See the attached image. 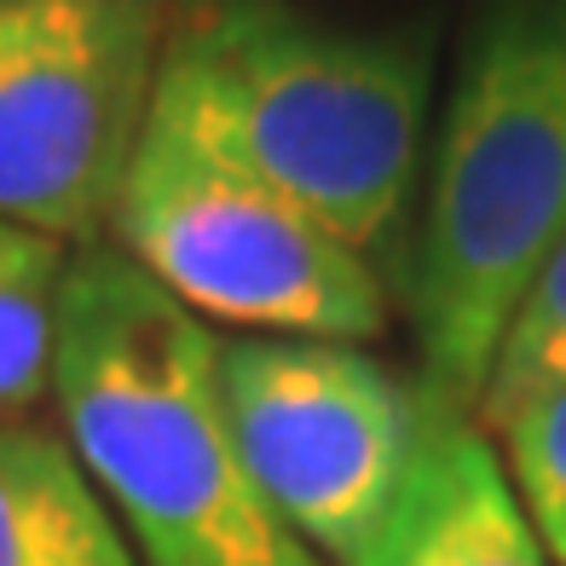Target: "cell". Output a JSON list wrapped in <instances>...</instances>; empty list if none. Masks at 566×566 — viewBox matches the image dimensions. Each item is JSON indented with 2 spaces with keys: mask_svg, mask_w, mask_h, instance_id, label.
I'll return each instance as SVG.
<instances>
[{
  "mask_svg": "<svg viewBox=\"0 0 566 566\" xmlns=\"http://www.w3.org/2000/svg\"><path fill=\"white\" fill-rule=\"evenodd\" d=\"M53 394L75 462L150 566H318L238 451L214 329L122 249L70 254Z\"/></svg>",
  "mask_w": 566,
  "mask_h": 566,
  "instance_id": "cell-1",
  "label": "cell"
},
{
  "mask_svg": "<svg viewBox=\"0 0 566 566\" xmlns=\"http://www.w3.org/2000/svg\"><path fill=\"white\" fill-rule=\"evenodd\" d=\"M566 243V0H492L457 70L410 254L428 417H474L497 347Z\"/></svg>",
  "mask_w": 566,
  "mask_h": 566,
  "instance_id": "cell-2",
  "label": "cell"
},
{
  "mask_svg": "<svg viewBox=\"0 0 566 566\" xmlns=\"http://www.w3.org/2000/svg\"><path fill=\"white\" fill-rule=\"evenodd\" d=\"M428 41L358 35L290 0H209L168 35L157 105L220 139L358 254H381L417 186Z\"/></svg>",
  "mask_w": 566,
  "mask_h": 566,
  "instance_id": "cell-3",
  "label": "cell"
},
{
  "mask_svg": "<svg viewBox=\"0 0 566 566\" xmlns=\"http://www.w3.org/2000/svg\"><path fill=\"white\" fill-rule=\"evenodd\" d=\"M111 231L127 261L197 318L306 342H370L388 324L365 254L157 98Z\"/></svg>",
  "mask_w": 566,
  "mask_h": 566,
  "instance_id": "cell-4",
  "label": "cell"
},
{
  "mask_svg": "<svg viewBox=\"0 0 566 566\" xmlns=\"http://www.w3.org/2000/svg\"><path fill=\"white\" fill-rule=\"evenodd\" d=\"M163 70V0H0V220L93 243Z\"/></svg>",
  "mask_w": 566,
  "mask_h": 566,
  "instance_id": "cell-5",
  "label": "cell"
},
{
  "mask_svg": "<svg viewBox=\"0 0 566 566\" xmlns=\"http://www.w3.org/2000/svg\"><path fill=\"white\" fill-rule=\"evenodd\" d=\"M231 433L261 497L306 549L353 560L422 440L417 388L358 342L249 336L220 347Z\"/></svg>",
  "mask_w": 566,
  "mask_h": 566,
  "instance_id": "cell-6",
  "label": "cell"
},
{
  "mask_svg": "<svg viewBox=\"0 0 566 566\" xmlns=\"http://www.w3.org/2000/svg\"><path fill=\"white\" fill-rule=\"evenodd\" d=\"M347 566H549V549L485 428L422 410L399 497Z\"/></svg>",
  "mask_w": 566,
  "mask_h": 566,
  "instance_id": "cell-7",
  "label": "cell"
},
{
  "mask_svg": "<svg viewBox=\"0 0 566 566\" xmlns=\"http://www.w3.org/2000/svg\"><path fill=\"white\" fill-rule=\"evenodd\" d=\"M0 566H134L75 451L23 422H0Z\"/></svg>",
  "mask_w": 566,
  "mask_h": 566,
  "instance_id": "cell-8",
  "label": "cell"
},
{
  "mask_svg": "<svg viewBox=\"0 0 566 566\" xmlns=\"http://www.w3.org/2000/svg\"><path fill=\"white\" fill-rule=\"evenodd\" d=\"M64 266L70 254L59 238L0 220V422L23 417L53 388Z\"/></svg>",
  "mask_w": 566,
  "mask_h": 566,
  "instance_id": "cell-9",
  "label": "cell"
},
{
  "mask_svg": "<svg viewBox=\"0 0 566 566\" xmlns=\"http://www.w3.org/2000/svg\"><path fill=\"white\" fill-rule=\"evenodd\" d=\"M560 381H566V243L544 261V272H537V283L521 301V313H514L474 422L503 428L521 405L560 388Z\"/></svg>",
  "mask_w": 566,
  "mask_h": 566,
  "instance_id": "cell-10",
  "label": "cell"
},
{
  "mask_svg": "<svg viewBox=\"0 0 566 566\" xmlns=\"http://www.w3.org/2000/svg\"><path fill=\"white\" fill-rule=\"evenodd\" d=\"M497 433H503L509 480L521 492L537 537L566 566V381L521 405Z\"/></svg>",
  "mask_w": 566,
  "mask_h": 566,
  "instance_id": "cell-11",
  "label": "cell"
}]
</instances>
